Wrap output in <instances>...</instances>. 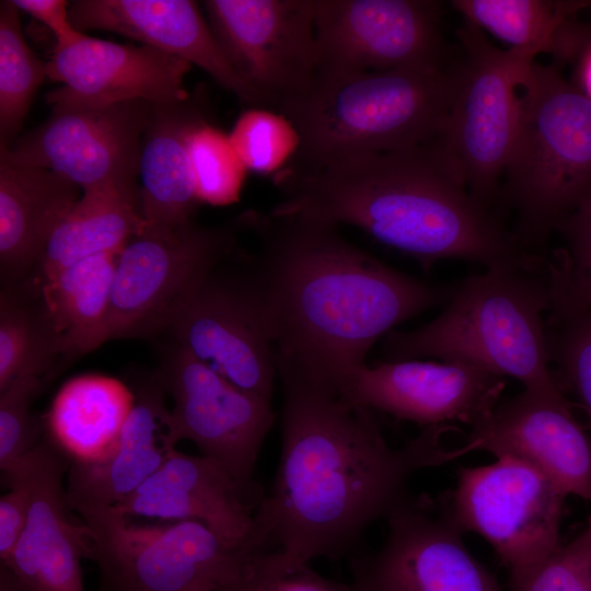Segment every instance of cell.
Masks as SVG:
<instances>
[{
	"mask_svg": "<svg viewBox=\"0 0 591 591\" xmlns=\"http://www.w3.org/2000/svg\"><path fill=\"white\" fill-rule=\"evenodd\" d=\"M282 389L281 450L241 551L273 552L287 565L354 556L366 531L409 494L419 471L447 464L452 425L389 444L373 412L276 356Z\"/></svg>",
	"mask_w": 591,
	"mask_h": 591,
	"instance_id": "1",
	"label": "cell"
},
{
	"mask_svg": "<svg viewBox=\"0 0 591 591\" xmlns=\"http://www.w3.org/2000/svg\"><path fill=\"white\" fill-rule=\"evenodd\" d=\"M68 355L42 289L21 282L2 286L0 296V390L20 376L46 384L66 364Z\"/></svg>",
	"mask_w": 591,
	"mask_h": 591,
	"instance_id": "30",
	"label": "cell"
},
{
	"mask_svg": "<svg viewBox=\"0 0 591 591\" xmlns=\"http://www.w3.org/2000/svg\"><path fill=\"white\" fill-rule=\"evenodd\" d=\"M88 526L89 558L104 591H219L240 571L241 549L202 523L140 525L113 506L76 510Z\"/></svg>",
	"mask_w": 591,
	"mask_h": 591,
	"instance_id": "8",
	"label": "cell"
},
{
	"mask_svg": "<svg viewBox=\"0 0 591 591\" xmlns=\"http://www.w3.org/2000/svg\"><path fill=\"white\" fill-rule=\"evenodd\" d=\"M452 491L439 497L463 532L488 542L510 576L524 571L560 546L567 495L534 465L499 456L460 467Z\"/></svg>",
	"mask_w": 591,
	"mask_h": 591,
	"instance_id": "9",
	"label": "cell"
},
{
	"mask_svg": "<svg viewBox=\"0 0 591 591\" xmlns=\"http://www.w3.org/2000/svg\"><path fill=\"white\" fill-rule=\"evenodd\" d=\"M454 84L455 66L316 76L303 94L278 109L300 138L291 173L434 142Z\"/></svg>",
	"mask_w": 591,
	"mask_h": 591,
	"instance_id": "5",
	"label": "cell"
},
{
	"mask_svg": "<svg viewBox=\"0 0 591 591\" xmlns=\"http://www.w3.org/2000/svg\"><path fill=\"white\" fill-rule=\"evenodd\" d=\"M271 209L338 227L349 224L415 258L426 271L443 259L542 270L524 247L443 163L432 143L350 157L290 173Z\"/></svg>",
	"mask_w": 591,
	"mask_h": 591,
	"instance_id": "3",
	"label": "cell"
},
{
	"mask_svg": "<svg viewBox=\"0 0 591 591\" xmlns=\"http://www.w3.org/2000/svg\"><path fill=\"white\" fill-rule=\"evenodd\" d=\"M227 59L263 106L280 108L317 74L314 0H207Z\"/></svg>",
	"mask_w": 591,
	"mask_h": 591,
	"instance_id": "13",
	"label": "cell"
},
{
	"mask_svg": "<svg viewBox=\"0 0 591 591\" xmlns=\"http://www.w3.org/2000/svg\"><path fill=\"white\" fill-rule=\"evenodd\" d=\"M510 591H591V517L570 542L511 575Z\"/></svg>",
	"mask_w": 591,
	"mask_h": 591,
	"instance_id": "36",
	"label": "cell"
},
{
	"mask_svg": "<svg viewBox=\"0 0 591 591\" xmlns=\"http://www.w3.org/2000/svg\"><path fill=\"white\" fill-rule=\"evenodd\" d=\"M70 20L79 32L117 33L175 55L206 71L240 102L263 104L227 59L199 5L190 0H76Z\"/></svg>",
	"mask_w": 591,
	"mask_h": 591,
	"instance_id": "22",
	"label": "cell"
},
{
	"mask_svg": "<svg viewBox=\"0 0 591 591\" xmlns=\"http://www.w3.org/2000/svg\"><path fill=\"white\" fill-rule=\"evenodd\" d=\"M187 149L200 202L211 206L236 202L248 170L229 135L201 118L188 132Z\"/></svg>",
	"mask_w": 591,
	"mask_h": 591,
	"instance_id": "33",
	"label": "cell"
},
{
	"mask_svg": "<svg viewBox=\"0 0 591 591\" xmlns=\"http://www.w3.org/2000/svg\"><path fill=\"white\" fill-rule=\"evenodd\" d=\"M80 187L51 170L0 154V267L3 286L37 268L60 221L80 199Z\"/></svg>",
	"mask_w": 591,
	"mask_h": 591,
	"instance_id": "24",
	"label": "cell"
},
{
	"mask_svg": "<svg viewBox=\"0 0 591 591\" xmlns=\"http://www.w3.org/2000/svg\"><path fill=\"white\" fill-rule=\"evenodd\" d=\"M230 141L248 171L275 174L294 160L299 134L281 112L252 106L235 120Z\"/></svg>",
	"mask_w": 591,
	"mask_h": 591,
	"instance_id": "34",
	"label": "cell"
},
{
	"mask_svg": "<svg viewBox=\"0 0 591 591\" xmlns=\"http://www.w3.org/2000/svg\"><path fill=\"white\" fill-rule=\"evenodd\" d=\"M557 230L565 239V247L553 259H546L548 315L571 314L591 306V195Z\"/></svg>",
	"mask_w": 591,
	"mask_h": 591,
	"instance_id": "32",
	"label": "cell"
},
{
	"mask_svg": "<svg viewBox=\"0 0 591 591\" xmlns=\"http://www.w3.org/2000/svg\"><path fill=\"white\" fill-rule=\"evenodd\" d=\"M131 389L135 405L112 449L95 461L70 462L66 496L71 511L119 503L176 452L157 373L138 379Z\"/></svg>",
	"mask_w": 591,
	"mask_h": 591,
	"instance_id": "23",
	"label": "cell"
},
{
	"mask_svg": "<svg viewBox=\"0 0 591 591\" xmlns=\"http://www.w3.org/2000/svg\"><path fill=\"white\" fill-rule=\"evenodd\" d=\"M385 521L381 547L350 557L355 591H503L438 498L408 495Z\"/></svg>",
	"mask_w": 591,
	"mask_h": 591,
	"instance_id": "15",
	"label": "cell"
},
{
	"mask_svg": "<svg viewBox=\"0 0 591 591\" xmlns=\"http://www.w3.org/2000/svg\"><path fill=\"white\" fill-rule=\"evenodd\" d=\"M579 89L591 99V44L579 58Z\"/></svg>",
	"mask_w": 591,
	"mask_h": 591,
	"instance_id": "41",
	"label": "cell"
},
{
	"mask_svg": "<svg viewBox=\"0 0 591 591\" xmlns=\"http://www.w3.org/2000/svg\"><path fill=\"white\" fill-rule=\"evenodd\" d=\"M20 11H24L55 35L54 48H63L74 44L84 33L79 32L70 20V3L65 0H12Z\"/></svg>",
	"mask_w": 591,
	"mask_h": 591,
	"instance_id": "40",
	"label": "cell"
},
{
	"mask_svg": "<svg viewBox=\"0 0 591 591\" xmlns=\"http://www.w3.org/2000/svg\"><path fill=\"white\" fill-rule=\"evenodd\" d=\"M20 10L12 0L0 2V136L8 146L20 131L47 65L27 45Z\"/></svg>",
	"mask_w": 591,
	"mask_h": 591,
	"instance_id": "31",
	"label": "cell"
},
{
	"mask_svg": "<svg viewBox=\"0 0 591 591\" xmlns=\"http://www.w3.org/2000/svg\"><path fill=\"white\" fill-rule=\"evenodd\" d=\"M223 263L196 282L166 331L215 372L271 401L276 349L254 280L244 256L236 269H223Z\"/></svg>",
	"mask_w": 591,
	"mask_h": 591,
	"instance_id": "11",
	"label": "cell"
},
{
	"mask_svg": "<svg viewBox=\"0 0 591 591\" xmlns=\"http://www.w3.org/2000/svg\"><path fill=\"white\" fill-rule=\"evenodd\" d=\"M155 373L173 399V441H192L241 485L264 493L254 468L275 422L271 401L234 385L174 343Z\"/></svg>",
	"mask_w": 591,
	"mask_h": 591,
	"instance_id": "12",
	"label": "cell"
},
{
	"mask_svg": "<svg viewBox=\"0 0 591 591\" xmlns=\"http://www.w3.org/2000/svg\"><path fill=\"white\" fill-rule=\"evenodd\" d=\"M69 457L46 436L3 473L30 496L26 526L8 567L28 591H85L81 558H89L88 526L70 517L63 477Z\"/></svg>",
	"mask_w": 591,
	"mask_h": 591,
	"instance_id": "18",
	"label": "cell"
},
{
	"mask_svg": "<svg viewBox=\"0 0 591 591\" xmlns=\"http://www.w3.org/2000/svg\"><path fill=\"white\" fill-rule=\"evenodd\" d=\"M234 232L194 221L135 234L120 251L111 294L109 339L167 329L187 293L236 251Z\"/></svg>",
	"mask_w": 591,
	"mask_h": 591,
	"instance_id": "10",
	"label": "cell"
},
{
	"mask_svg": "<svg viewBox=\"0 0 591 591\" xmlns=\"http://www.w3.org/2000/svg\"><path fill=\"white\" fill-rule=\"evenodd\" d=\"M554 378L568 387L591 416V306L566 315H546Z\"/></svg>",
	"mask_w": 591,
	"mask_h": 591,
	"instance_id": "35",
	"label": "cell"
},
{
	"mask_svg": "<svg viewBox=\"0 0 591 591\" xmlns=\"http://www.w3.org/2000/svg\"><path fill=\"white\" fill-rule=\"evenodd\" d=\"M135 399L132 389L117 379L74 376L54 397L45 417L46 436L70 462L99 460L116 442Z\"/></svg>",
	"mask_w": 591,
	"mask_h": 591,
	"instance_id": "27",
	"label": "cell"
},
{
	"mask_svg": "<svg viewBox=\"0 0 591 591\" xmlns=\"http://www.w3.org/2000/svg\"><path fill=\"white\" fill-rule=\"evenodd\" d=\"M46 382L38 376H20L0 390V467L4 472L40 438L42 426L31 414V404Z\"/></svg>",
	"mask_w": 591,
	"mask_h": 591,
	"instance_id": "37",
	"label": "cell"
},
{
	"mask_svg": "<svg viewBox=\"0 0 591 591\" xmlns=\"http://www.w3.org/2000/svg\"><path fill=\"white\" fill-rule=\"evenodd\" d=\"M118 255L84 258L39 286L69 359L109 340L111 294Z\"/></svg>",
	"mask_w": 591,
	"mask_h": 591,
	"instance_id": "29",
	"label": "cell"
},
{
	"mask_svg": "<svg viewBox=\"0 0 591 591\" xmlns=\"http://www.w3.org/2000/svg\"><path fill=\"white\" fill-rule=\"evenodd\" d=\"M452 7L479 30L517 49L558 61L579 59L591 44V25L577 20L588 1L454 0Z\"/></svg>",
	"mask_w": 591,
	"mask_h": 591,
	"instance_id": "26",
	"label": "cell"
},
{
	"mask_svg": "<svg viewBox=\"0 0 591 591\" xmlns=\"http://www.w3.org/2000/svg\"><path fill=\"white\" fill-rule=\"evenodd\" d=\"M0 591H28L5 566L0 565Z\"/></svg>",
	"mask_w": 591,
	"mask_h": 591,
	"instance_id": "42",
	"label": "cell"
},
{
	"mask_svg": "<svg viewBox=\"0 0 591 591\" xmlns=\"http://www.w3.org/2000/svg\"><path fill=\"white\" fill-rule=\"evenodd\" d=\"M204 118L189 100L153 104L139 161V202L144 227L170 230L193 221L199 206L187 136Z\"/></svg>",
	"mask_w": 591,
	"mask_h": 591,
	"instance_id": "25",
	"label": "cell"
},
{
	"mask_svg": "<svg viewBox=\"0 0 591 591\" xmlns=\"http://www.w3.org/2000/svg\"><path fill=\"white\" fill-rule=\"evenodd\" d=\"M263 496L241 485L216 461L176 451L113 507L128 518L199 522L241 549Z\"/></svg>",
	"mask_w": 591,
	"mask_h": 591,
	"instance_id": "21",
	"label": "cell"
},
{
	"mask_svg": "<svg viewBox=\"0 0 591 591\" xmlns=\"http://www.w3.org/2000/svg\"><path fill=\"white\" fill-rule=\"evenodd\" d=\"M314 14L316 76L445 68L438 2L314 0Z\"/></svg>",
	"mask_w": 591,
	"mask_h": 591,
	"instance_id": "14",
	"label": "cell"
},
{
	"mask_svg": "<svg viewBox=\"0 0 591 591\" xmlns=\"http://www.w3.org/2000/svg\"><path fill=\"white\" fill-rule=\"evenodd\" d=\"M82 193L46 245L37 267L40 283L84 258L119 254L144 225L139 190L106 186Z\"/></svg>",
	"mask_w": 591,
	"mask_h": 591,
	"instance_id": "28",
	"label": "cell"
},
{
	"mask_svg": "<svg viewBox=\"0 0 591 591\" xmlns=\"http://www.w3.org/2000/svg\"><path fill=\"white\" fill-rule=\"evenodd\" d=\"M219 591H355L351 583L326 578L310 565H287L273 552L244 554L236 578Z\"/></svg>",
	"mask_w": 591,
	"mask_h": 591,
	"instance_id": "38",
	"label": "cell"
},
{
	"mask_svg": "<svg viewBox=\"0 0 591 591\" xmlns=\"http://www.w3.org/2000/svg\"><path fill=\"white\" fill-rule=\"evenodd\" d=\"M152 107L136 100L51 108L42 125L1 144L0 154L59 173L82 192L106 186L139 190L141 141Z\"/></svg>",
	"mask_w": 591,
	"mask_h": 591,
	"instance_id": "16",
	"label": "cell"
},
{
	"mask_svg": "<svg viewBox=\"0 0 591 591\" xmlns=\"http://www.w3.org/2000/svg\"><path fill=\"white\" fill-rule=\"evenodd\" d=\"M241 222L258 236L244 258L276 355L335 390L380 338L454 292L387 266L335 225L271 210Z\"/></svg>",
	"mask_w": 591,
	"mask_h": 591,
	"instance_id": "2",
	"label": "cell"
},
{
	"mask_svg": "<svg viewBox=\"0 0 591 591\" xmlns=\"http://www.w3.org/2000/svg\"><path fill=\"white\" fill-rule=\"evenodd\" d=\"M10 491L0 498V565H5L26 526L30 496L19 484H10Z\"/></svg>",
	"mask_w": 591,
	"mask_h": 591,
	"instance_id": "39",
	"label": "cell"
},
{
	"mask_svg": "<svg viewBox=\"0 0 591 591\" xmlns=\"http://www.w3.org/2000/svg\"><path fill=\"white\" fill-rule=\"evenodd\" d=\"M475 451L523 460L567 496L591 501V438L563 392L523 389L500 401L460 447L451 448L453 460Z\"/></svg>",
	"mask_w": 591,
	"mask_h": 591,
	"instance_id": "19",
	"label": "cell"
},
{
	"mask_svg": "<svg viewBox=\"0 0 591 591\" xmlns=\"http://www.w3.org/2000/svg\"><path fill=\"white\" fill-rule=\"evenodd\" d=\"M551 291L543 270L491 267L454 288L444 310L413 331L390 332L386 361L436 358L518 380L523 389L561 392L548 354L544 315Z\"/></svg>",
	"mask_w": 591,
	"mask_h": 591,
	"instance_id": "4",
	"label": "cell"
},
{
	"mask_svg": "<svg viewBox=\"0 0 591 591\" xmlns=\"http://www.w3.org/2000/svg\"><path fill=\"white\" fill-rule=\"evenodd\" d=\"M515 237L534 254L591 195V99L556 66L533 60L518 88V118L503 174Z\"/></svg>",
	"mask_w": 591,
	"mask_h": 591,
	"instance_id": "6",
	"label": "cell"
},
{
	"mask_svg": "<svg viewBox=\"0 0 591 591\" xmlns=\"http://www.w3.org/2000/svg\"><path fill=\"white\" fill-rule=\"evenodd\" d=\"M47 77L61 85L46 95L51 108L96 107L141 100L171 104L188 99L192 65L148 45L116 44L88 36L54 48Z\"/></svg>",
	"mask_w": 591,
	"mask_h": 591,
	"instance_id": "20",
	"label": "cell"
},
{
	"mask_svg": "<svg viewBox=\"0 0 591 591\" xmlns=\"http://www.w3.org/2000/svg\"><path fill=\"white\" fill-rule=\"evenodd\" d=\"M505 378L457 362L421 360L367 364L345 376L337 393L351 404L420 427H474L500 402Z\"/></svg>",
	"mask_w": 591,
	"mask_h": 591,
	"instance_id": "17",
	"label": "cell"
},
{
	"mask_svg": "<svg viewBox=\"0 0 591 591\" xmlns=\"http://www.w3.org/2000/svg\"><path fill=\"white\" fill-rule=\"evenodd\" d=\"M457 35L463 60L455 66L447 119L432 144L474 199L491 209L514 139L518 88L536 57L497 48L482 30L467 22Z\"/></svg>",
	"mask_w": 591,
	"mask_h": 591,
	"instance_id": "7",
	"label": "cell"
}]
</instances>
